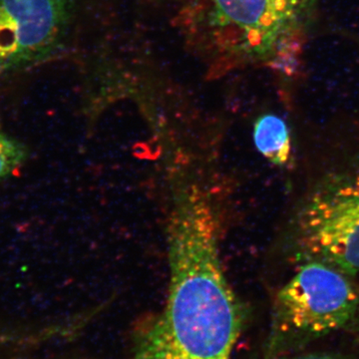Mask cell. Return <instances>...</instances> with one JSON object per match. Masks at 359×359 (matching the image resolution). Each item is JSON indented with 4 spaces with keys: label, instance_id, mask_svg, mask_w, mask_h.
Segmentation results:
<instances>
[{
    "label": "cell",
    "instance_id": "3",
    "mask_svg": "<svg viewBox=\"0 0 359 359\" xmlns=\"http://www.w3.org/2000/svg\"><path fill=\"white\" fill-rule=\"evenodd\" d=\"M358 320L353 278L318 262L299 264L276 294L269 351L276 358L290 355Z\"/></svg>",
    "mask_w": 359,
    "mask_h": 359
},
{
    "label": "cell",
    "instance_id": "5",
    "mask_svg": "<svg viewBox=\"0 0 359 359\" xmlns=\"http://www.w3.org/2000/svg\"><path fill=\"white\" fill-rule=\"evenodd\" d=\"M72 8L73 0H0V77L55 55Z\"/></svg>",
    "mask_w": 359,
    "mask_h": 359
},
{
    "label": "cell",
    "instance_id": "1",
    "mask_svg": "<svg viewBox=\"0 0 359 359\" xmlns=\"http://www.w3.org/2000/svg\"><path fill=\"white\" fill-rule=\"evenodd\" d=\"M168 250L166 306L144 335L139 359H231L244 311L222 269L214 210L196 203L172 210Z\"/></svg>",
    "mask_w": 359,
    "mask_h": 359
},
{
    "label": "cell",
    "instance_id": "2",
    "mask_svg": "<svg viewBox=\"0 0 359 359\" xmlns=\"http://www.w3.org/2000/svg\"><path fill=\"white\" fill-rule=\"evenodd\" d=\"M287 252L297 266L318 262L359 276V152H344L309 180L287 229Z\"/></svg>",
    "mask_w": 359,
    "mask_h": 359
},
{
    "label": "cell",
    "instance_id": "6",
    "mask_svg": "<svg viewBox=\"0 0 359 359\" xmlns=\"http://www.w3.org/2000/svg\"><path fill=\"white\" fill-rule=\"evenodd\" d=\"M257 152L276 166H287L292 160V141L287 123L275 114L257 118L254 126Z\"/></svg>",
    "mask_w": 359,
    "mask_h": 359
},
{
    "label": "cell",
    "instance_id": "7",
    "mask_svg": "<svg viewBox=\"0 0 359 359\" xmlns=\"http://www.w3.org/2000/svg\"><path fill=\"white\" fill-rule=\"evenodd\" d=\"M29 158V149L11 136L0 120V182L13 176Z\"/></svg>",
    "mask_w": 359,
    "mask_h": 359
},
{
    "label": "cell",
    "instance_id": "4",
    "mask_svg": "<svg viewBox=\"0 0 359 359\" xmlns=\"http://www.w3.org/2000/svg\"><path fill=\"white\" fill-rule=\"evenodd\" d=\"M316 0H189L208 47L224 60H257L278 53L299 32Z\"/></svg>",
    "mask_w": 359,
    "mask_h": 359
},
{
    "label": "cell",
    "instance_id": "8",
    "mask_svg": "<svg viewBox=\"0 0 359 359\" xmlns=\"http://www.w3.org/2000/svg\"><path fill=\"white\" fill-rule=\"evenodd\" d=\"M273 359H353L351 356L344 355V354H308V355L299 356H280V358H275Z\"/></svg>",
    "mask_w": 359,
    "mask_h": 359
}]
</instances>
